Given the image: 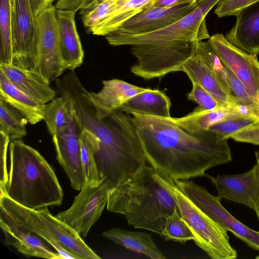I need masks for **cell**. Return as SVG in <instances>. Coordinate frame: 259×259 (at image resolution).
<instances>
[{
	"label": "cell",
	"instance_id": "obj_15",
	"mask_svg": "<svg viewBox=\"0 0 259 259\" xmlns=\"http://www.w3.org/2000/svg\"><path fill=\"white\" fill-rule=\"evenodd\" d=\"M215 186L220 198L240 203L254 209L259 195V165L256 163L248 171L241 174H218L216 177L208 175Z\"/></svg>",
	"mask_w": 259,
	"mask_h": 259
},
{
	"label": "cell",
	"instance_id": "obj_37",
	"mask_svg": "<svg viewBox=\"0 0 259 259\" xmlns=\"http://www.w3.org/2000/svg\"><path fill=\"white\" fill-rule=\"evenodd\" d=\"M230 138L238 142L259 145V120L232 135Z\"/></svg>",
	"mask_w": 259,
	"mask_h": 259
},
{
	"label": "cell",
	"instance_id": "obj_22",
	"mask_svg": "<svg viewBox=\"0 0 259 259\" xmlns=\"http://www.w3.org/2000/svg\"><path fill=\"white\" fill-rule=\"evenodd\" d=\"M103 86L98 93L91 92L95 105L104 111L109 113L119 109L134 96L150 89L140 87L119 79L104 80Z\"/></svg>",
	"mask_w": 259,
	"mask_h": 259
},
{
	"label": "cell",
	"instance_id": "obj_6",
	"mask_svg": "<svg viewBox=\"0 0 259 259\" xmlns=\"http://www.w3.org/2000/svg\"><path fill=\"white\" fill-rule=\"evenodd\" d=\"M221 0H197L190 13L160 30L140 34H130L114 31L105 36L108 44L120 46L156 45L174 41H199L209 39L205 17Z\"/></svg>",
	"mask_w": 259,
	"mask_h": 259
},
{
	"label": "cell",
	"instance_id": "obj_44",
	"mask_svg": "<svg viewBox=\"0 0 259 259\" xmlns=\"http://www.w3.org/2000/svg\"><path fill=\"white\" fill-rule=\"evenodd\" d=\"M76 2H83V0H74Z\"/></svg>",
	"mask_w": 259,
	"mask_h": 259
},
{
	"label": "cell",
	"instance_id": "obj_18",
	"mask_svg": "<svg viewBox=\"0 0 259 259\" xmlns=\"http://www.w3.org/2000/svg\"><path fill=\"white\" fill-rule=\"evenodd\" d=\"M225 37L233 45L257 56L259 54V1L241 10Z\"/></svg>",
	"mask_w": 259,
	"mask_h": 259
},
{
	"label": "cell",
	"instance_id": "obj_30",
	"mask_svg": "<svg viewBox=\"0 0 259 259\" xmlns=\"http://www.w3.org/2000/svg\"><path fill=\"white\" fill-rule=\"evenodd\" d=\"M71 112L69 103L61 96L45 104L43 120L52 137L66 124Z\"/></svg>",
	"mask_w": 259,
	"mask_h": 259
},
{
	"label": "cell",
	"instance_id": "obj_36",
	"mask_svg": "<svg viewBox=\"0 0 259 259\" xmlns=\"http://www.w3.org/2000/svg\"><path fill=\"white\" fill-rule=\"evenodd\" d=\"M259 0H221L217 5L214 13L218 17L236 16L244 8Z\"/></svg>",
	"mask_w": 259,
	"mask_h": 259
},
{
	"label": "cell",
	"instance_id": "obj_40",
	"mask_svg": "<svg viewBox=\"0 0 259 259\" xmlns=\"http://www.w3.org/2000/svg\"><path fill=\"white\" fill-rule=\"evenodd\" d=\"M31 8L36 19L49 6L53 3L52 0H29Z\"/></svg>",
	"mask_w": 259,
	"mask_h": 259
},
{
	"label": "cell",
	"instance_id": "obj_11",
	"mask_svg": "<svg viewBox=\"0 0 259 259\" xmlns=\"http://www.w3.org/2000/svg\"><path fill=\"white\" fill-rule=\"evenodd\" d=\"M13 65L35 70L36 66V25L29 0H12Z\"/></svg>",
	"mask_w": 259,
	"mask_h": 259
},
{
	"label": "cell",
	"instance_id": "obj_25",
	"mask_svg": "<svg viewBox=\"0 0 259 259\" xmlns=\"http://www.w3.org/2000/svg\"><path fill=\"white\" fill-rule=\"evenodd\" d=\"M171 102L163 92L152 90L140 93L124 103L120 109L127 113L136 112L144 115L169 118Z\"/></svg>",
	"mask_w": 259,
	"mask_h": 259
},
{
	"label": "cell",
	"instance_id": "obj_20",
	"mask_svg": "<svg viewBox=\"0 0 259 259\" xmlns=\"http://www.w3.org/2000/svg\"><path fill=\"white\" fill-rule=\"evenodd\" d=\"M183 71L186 73L191 82L200 85L222 106L230 108L239 104L237 99L225 89L196 50L194 55L183 66Z\"/></svg>",
	"mask_w": 259,
	"mask_h": 259
},
{
	"label": "cell",
	"instance_id": "obj_32",
	"mask_svg": "<svg viewBox=\"0 0 259 259\" xmlns=\"http://www.w3.org/2000/svg\"><path fill=\"white\" fill-rule=\"evenodd\" d=\"M165 241L172 240L182 244L194 239V236L188 224L181 216L178 208L166 219L160 235Z\"/></svg>",
	"mask_w": 259,
	"mask_h": 259
},
{
	"label": "cell",
	"instance_id": "obj_38",
	"mask_svg": "<svg viewBox=\"0 0 259 259\" xmlns=\"http://www.w3.org/2000/svg\"><path fill=\"white\" fill-rule=\"evenodd\" d=\"M10 139L7 135L0 132V186H6L8 181L9 174L7 165V156Z\"/></svg>",
	"mask_w": 259,
	"mask_h": 259
},
{
	"label": "cell",
	"instance_id": "obj_1",
	"mask_svg": "<svg viewBox=\"0 0 259 259\" xmlns=\"http://www.w3.org/2000/svg\"><path fill=\"white\" fill-rule=\"evenodd\" d=\"M149 164L173 180L205 176V171L232 160L227 140L207 130L186 132L170 117L130 113Z\"/></svg>",
	"mask_w": 259,
	"mask_h": 259
},
{
	"label": "cell",
	"instance_id": "obj_24",
	"mask_svg": "<svg viewBox=\"0 0 259 259\" xmlns=\"http://www.w3.org/2000/svg\"><path fill=\"white\" fill-rule=\"evenodd\" d=\"M102 235L128 250L151 259H165L151 234L145 232L128 231L113 227L104 231Z\"/></svg>",
	"mask_w": 259,
	"mask_h": 259
},
{
	"label": "cell",
	"instance_id": "obj_21",
	"mask_svg": "<svg viewBox=\"0 0 259 259\" xmlns=\"http://www.w3.org/2000/svg\"><path fill=\"white\" fill-rule=\"evenodd\" d=\"M0 70L20 90L39 103H48L58 95L56 90L35 70L14 65H0Z\"/></svg>",
	"mask_w": 259,
	"mask_h": 259
},
{
	"label": "cell",
	"instance_id": "obj_14",
	"mask_svg": "<svg viewBox=\"0 0 259 259\" xmlns=\"http://www.w3.org/2000/svg\"><path fill=\"white\" fill-rule=\"evenodd\" d=\"M0 227L5 236V243L27 257L61 259L42 237L17 220L0 207Z\"/></svg>",
	"mask_w": 259,
	"mask_h": 259
},
{
	"label": "cell",
	"instance_id": "obj_3",
	"mask_svg": "<svg viewBox=\"0 0 259 259\" xmlns=\"http://www.w3.org/2000/svg\"><path fill=\"white\" fill-rule=\"evenodd\" d=\"M7 195L28 208L60 206L63 193L54 170L36 149L21 139L11 142Z\"/></svg>",
	"mask_w": 259,
	"mask_h": 259
},
{
	"label": "cell",
	"instance_id": "obj_5",
	"mask_svg": "<svg viewBox=\"0 0 259 259\" xmlns=\"http://www.w3.org/2000/svg\"><path fill=\"white\" fill-rule=\"evenodd\" d=\"M155 170L158 179L174 196L181 216L194 236L196 245L212 259L237 258V251L230 244L228 231L194 204L167 175Z\"/></svg>",
	"mask_w": 259,
	"mask_h": 259
},
{
	"label": "cell",
	"instance_id": "obj_4",
	"mask_svg": "<svg viewBox=\"0 0 259 259\" xmlns=\"http://www.w3.org/2000/svg\"><path fill=\"white\" fill-rule=\"evenodd\" d=\"M0 207L50 244L65 259H99L81 236L46 207H25L1 192Z\"/></svg>",
	"mask_w": 259,
	"mask_h": 259
},
{
	"label": "cell",
	"instance_id": "obj_34",
	"mask_svg": "<svg viewBox=\"0 0 259 259\" xmlns=\"http://www.w3.org/2000/svg\"><path fill=\"white\" fill-rule=\"evenodd\" d=\"M257 121L258 119L253 117L230 118L213 124L208 130L218 134L223 140H228L232 135Z\"/></svg>",
	"mask_w": 259,
	"mask_h": 259
},
{
	"label": "cell",
	"instance_id": "obj_46",
	"mask_svg": "<svg viewBox=\"0 0 259 259\" xmlns=\"http://www.w3.org/2000/svg\"><path fill=\"white\" fill-rule=\"evenodd\" d=\"M258 120H259V119H258Z\"/></svg>",
	"mask_w": 259,
	"mask_h": 259
},
{
	"label": "cell",
	"instance_id": "obj_31",
	"mask_svg": "<svg viewBox=\"0 0 259 259\" xmlns=\"http://www.w3.org/2000/svg\"><path fill=\"white\" fill-rule=\"evenodd\" d=\"M80 159L85 180L84 185L96 186L104 180H101L96 164L94 150L91 142L84 130L79 135Z\"/></svg>",
	"mask_w": 259,
	"mask_h": 259
},
{
	"label": "cell",
	"instance_id": "obj_7",
	"mask_svg": "<svg viewBox=\"0 0 259 259\" xmlns=\"http://www.w3.org/2000/svg\"><path fill=\"white\" fill-rule=\"evenodd\" d=\"M197 41H179L156 45L131 46L136 61L131 68L136 76L145 79L183 71L184 64L194 55Z\"/></svg>",
	"mask_w": 259,
	"mask_h": 259
},
{
	"label": "cell",
	"instance_id": "obj_27",
	"mask_svg": "<svg viewBox=\"0 0 259 259\" xmlns=\"http://www.w3.org/2000/svg\"><path fill=\"white\" fill-rule=\"evenodd\" d=\"M155 0H118L106 18L91 32L106 36L116 30L123 23L145 9L150 8Z\"/></svg>",
	"mask_w": 259,
	"mask_h": 259
},
{
	"label": "cell",
	"instance_id": "obj_39",
	"mask_svg": "<svg viewBox=\"0 0 259 259\" xmlns=\"http://www.w3.org/2000/svg\"><path fill=\"white\" fill-rule=\"evenodd\" d=\"M197 1V0H155L150 8H166L180 5H192Z\"/></svg>",
	"mask_w": 259,
	"mask_h": 259
},
{
	"label": "cell",
	"instance_id": "obj_42",
	"mask_svg": "<svg viewBox=\"0 0 259 259\" xmlns=\"http://www.w3.org/2000/svg\"><path fill=\"white\" fill-rule=\"evenodd\" d=\"M254 210H255L256 215L257 217L258 220L259 221V195L257 198V199L256 200L255 205V208Z\"/></svg>",
	"mask_w": 259,
	"mask_h": 259
},
{
	"label": "cell",
	"instance_id": "obj_43",
	"mask_svg": "<svg viewBox=\"0 0 259 259\" xmlns=\"http://www.w3.org/2000/svg\"><path fill=\"white\" fill-rule=\"evenodd\" d=\"M255 156L256 158V163L259 165V152H255Z\"/></svg>",
	"mask_w": 259,
	"mask_h": 259
},
{
	"label": "cell",
	"instance_id": "obj_26",
	"mask_svg": "<svg viewBox=\"0 0 259 259\" xmlns=\"http://www.w3.org/2000/svg\"><path fill=\"white\" fill-rule=\"evenodd\" d=\"M238 117L233 107H220L205 110L200 107L189 114L179 118L170 117L171 120L191 134L207 131L213 124L230 118Z\"/></svg>",
	"mask_w": 259,
	"mask_h": 259
},
{
	"label": "cell",
	"instance_id": "obj_19",
	"mask_svg": "<svg viewBox=\"0 0 259 259\" xmlns=\"http://www.w3.org/2000/svg\"><path fill=\"white\" fill-rule=\"evenodd\" d=\"M196 51L217 76L225 89L235 97L240 104L248 106L254 104L255 101L244 85L221 59L208 40L197 41Z\"/></svg>",
	"mask_w": 259,
	"mask_h": 259
},
{
	"label": "cell",
	"instance_id": "obj_45",
	"mask_svg": "<svg viewBox=\"0 0 259 259\" xmlns=\"http://www.w3.org/2000/svg\"><path fill=\"white\" fill-rule=\"evenodd\" d=\"M55 1H58V0H52V2H53Z\"/></svg>",
	"mask_w": 259,
	"mask_h": 259
},
{
	"label": "cell",
	"instance_id": "obj_35",
	"mask_svg": "<svg viewBox=\"0 0 259 259\" xmlns=\"http://www.w3.org/2000/svg\"><path fill=\"white\" fill-rule=\"evenodd\" d=\"M192 89L187 94L188 100L195 102L199 107L205 110H212L223 107L200 85L195 82H192Z\"/></svg>",
	"mask_w": 259,
	"mask_h": 259
},
{
	"label": "cell",
	"instance_id": "obj_2",
	"mask_svg": "<svg viewBox=\"0 0 259 259\" xmlns=\"http://www.w3.org/2000/svg\"><path fill=\"white\" fill-rule=\"evenodd\" d=\"M108 210L124 215L128 225L160 235L166 218L178 208L176 200L148 163L111 189Z\"/></svg>",
	"mask_w": 259,
	"mask_h": 259
},
{
	"label": "cell",
	"instance_id": "obj_9",
	"mask_svg": "<svg viewBox=\"0 0 259 259\" xmlns=\"http://www.w3.org/2000/svg\"><path fill=\"white\" fill-rule=\"evenodd\" d=\"M56 10L52 4L36 18V66L34 70L50 83L67 70L60 48Z\"/></svg>",
	"mask_w": 259,
	"mask_h": 259
},
{
	"label": "cell",
	"instance_id": "obj_13",
	"mask_svg": "<svg viewBox=\"0 0 259 259\" xmlns=\"http://www.w3.org/2000/svg\"><path fill=\"white\" fill-rule=\"evenodd\" d=\"M79 133L71 109L66 124L52 137L57 159L76 190H80L85 183L80 159Z\"/></svg>",
	"mask_w": 259,
	"mask_h": 259
},
{
	"label": "cell",
	"instance_id": "obj_10",
	"mask_svg": "<svg viewBox=\"0 0 259 259\" xmlns=\"http://www.w3.org/2000/svg\"><path fill=\"white\" fill-rule=\"evenodd\" d=\"M111 189L105 180L96 186L84 185L71 206L55 216L80 236L86 237L107 205Z\"/></svg>",
	"mask_w": 259,
	"mask_h": 259
},
{
	"label": "cell",
	"instance_id": "obj_8",
	"mask_svg": "<svg viewBox=\"0 0 259 259\" xmlns=\"http://www.w3.org/2000/svg\"><path fill=\"white\" fill-rule=\"evenodd\" d=\"M174 181L179 189L206 215L259 252V231L251 229L234 217L221 204V199L217 196L190 179Z\"/></svg>",
	"mask_w": 259,
	"mask_h": 259
},
{
	"label": "cell",
	"instance_id": "obj_41",
	"mask_svg": "<svg viewBox=\"0 0 259 259\" xmlns=\"http://www.w3.org/2000/svg\"><path fill=\"white\" fill-rule=\"evenodd\" d=\"M105 0H83L80 10L90 9Z\"/></svg>",
	"mask_w": 259,
	"mask_h": 259
},
{
	"label": "cell",
	"instance_id": "obj_33",
	"mask_svg": "<svg viewBox=\"0 0 259 259\" xmlns=\"http://www.w3.org/2000/svg\"><path fill=\"white\" fill-rule=\"evenodd\" d=\"M118 0H105L95 6L80 10L81 20L84 27L91 32L99 25L115 8Z\"/></svg>",
	"mask_w": 259,
	"mask_h": 259
},
{
	"label": "cell",
	"instance_id": "obj_29",
	"mask_svg": "<svg viewBox=\"0 0 259 259\" xmlns=\"http://www.w3.org/2000/svg\"><path fill=\"white\" fill-rule=\"evenodd\" d=\"M28 122L18 111L0 99V132L7 135L10 142L20 140L26 135Z\"/></svg>",
	"mask_w": 259,
	"mask_h": 259
},
{
	"label": "cell",
	"instance_id": "obj_16",
	"mask_svg": "<svg viewBox=\"0 0 259 259\" xmlns=\"http://www.w3.org/2000/svg\"><path fill=\"white\" fill-rule=\"evenodd\" d=\"M197 2L166 8L144 10L123 23L116 30L130 34H140L157 31L175 23L193 11Z\"/></svg>",
	"mask_w": 259,
	"mask_h": 259
},
{
	"label": "cell",
	"instance_id": "obj_23",
	"mask_svg": "<svg viewBox=\"0 0 259 259\" xmlns=\"http://www.w3.org/2000/svg\"><path fill=\"white\" fill-rule=\"evenodd\" d=\"M0 99L16 109L31 124L43 120L45 104L20 90L0 70Z\"/></svg>",
	"mask_w": 259,
	"mask_h": 259
},
{
	"label": "cell",
	"instance_id": "obj_28",
	"mask_svg": "<svg viewBox=\"0 0 259 259\" xmlns=\"http://www.w3.org/2000/svg\"><path fill=\"white\" fill-rule=\"evenodd\" d=\"M0 65H13L12 0H0Z\"/></svg>",
	"mask_w": 259,
	"mask_h": 259
},
{
	"label": "cell",
	"instance_id": "obj_12",
	"mask_svg": "<svg viewBox=\"0 0 259 259\" xmlns=\"http://www.w3.org/2000/svg\"><path fill=\"white\" fill-rule=\"evenodd\" d=\"M208 40L250 96L259 103V61L256 56L235 46L222 33L210 36Z\"/></svg>",
	"mask_w": 259,
	"mask_h": 259
},
{
	"label": "cell",
	"instance_id": "obj_17",
	"mask_svg": "<svg viewBox=\"0 0 259 259\" xmlns=\"http://www.w3.org/2000/svg\"><path fill=\"white\" fill-rule=\"evenodd\" d=\"M76 9H56L61 51L66 69L73 71L83 62L84 52L75 21Z\"/></svg>",
	"mask_w": 259,
	"mask_h": 259
}]
</instances>
